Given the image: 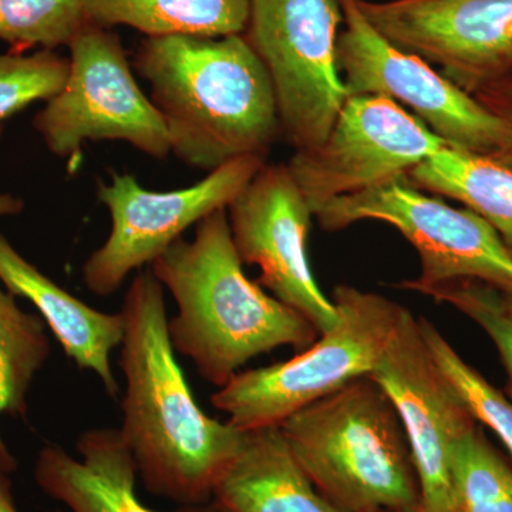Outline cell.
I'll return each mask as SVG.
<instances>
[{
    "mask_svg": "<svg viewBox=\"0 0 512 512\" xmlns=\"http://www.w3.org/2000/svg\"><path fill=\"white\" fill-rule=\"evenodd\" d=\"M121 315L126 377L121 436L150 493L185 507L211 503L214 484L237 456L245 431L202 412L168 336L164 286L151 269L134 276Z\"/></svg>",
    "mask_w": 512,
    "mask_h": 512,
    "instance_id": "cell-1",
    "label": "cell"
},
{
    "mask_svg": "<svg viewBox=\"0 0 512 512\" xmlns=\"http://www.w3.org/2000/svg\"><path fill=\"white\" fill-rule=\"evenodd\" d=\"M134 67L150 84L171 153L190 167L211 173L265 158L281 131L268 72L244 33L146 37Z\"/></svg>",
    "mask_w": 512,
    "mask_h": 512,
    "instance_id": "cell-2",
    "label": "cell"
},
{
    "mask_svg": "<svg viewBox=\"0 0 512 512\" xmlns=\"http://www.w3.org/2000/svg\"><path fill=\"white\" fill-rule=\"evenodd\" d=\"M242 265L227 210H218L198 222L192 241L178 239L150 268L177 303L168 319L171 345L217 387L256 356L281 346L299 353L319 338L305 316L249 281Z\"/></svg>",
    "mask_w": 512,
    "mask_h": 512,
    "instance_id": "cell-3",
    "label": "cell"
},
{
    "mask_svg": "<svg viewBox=\"0 0 512 512\" xmlns=\"http://www.w3.org/2000/svg\"><path fill=\"white\" fill-rule=\"evenodd\" d=\"M320 494L346 512H416L420 490L389 396L370 376L303 407L279 426Z\"/></svg>",
    "mask_w": 512,
    "mask_h": 512,
    "instance_id": "cell-4",
    "label": "cell"
},
{
    "mask_svg": "<svg viewBox=\"0 0 512 512\" xmlns=\"http://www.w3.org/2000/svg\"><path fill=\"white\" fill-rule=\"evenodd\" d=\"M338 322L286 362L237 373L212 394L215 409L241 431L281 426L292 414L372 375L406 308L373 292L339 285Z\"/></svg>",
    "mask_w": 512,
    "mask_h": 512,
    "instance_id": "cell-5",
    "label": "cell"
},
{
    "mask_svg": "<svg viewBox=\"0 0 512 512\" xmlns=\"http://www.w3.org/2000/svg\"><path fill=\"white\" fill-rule=\"evenodd\" d=\"M338 0H249L244 35L274 89L281 131L296 151L319 147L349 94L338 64Z\"/></svg>",
    "mask_w": 512,
    "mask_h": 512,
    "instance_id": "cell-6",
    "label": "cell"
},
{
    "mask_svg": "<svg viewBox=\"0 0 512 512\" xmlns=\"http://www.w3.org/2000/svg\"><path fill=\"white\" fill-rule=\"evenodd\" d=\"M69 50L63 89L33 120L50 153L69 170L79 164L86 141H126L157 160L167 157L163 117L138 86L119 35L90 22Z\"/></svg>",
    "mask_w": 512,
    "mask_h": 512,
    "instance_id": "cell-7",
    "label": "cell"
},
{
    "mask_svg": "<svg viewBox=\"0 0 512 512\" xmlns=\"http://www.w3.org/2000/svg\"><path fill=\"white\" fill-rule=\"evenodd\" d=\"M315 217L330 232L369 220L396 228L420 259V275L399 288L420 293L461 279L512 288V256L494 229L473 211L424 194L406 177L335 198Z\"/></svg>",
    "mask_w": 512,
    "mask_h": 512,
    "instance_id": "cell-8",
    "label": "cell"
},
{
    "mask_svg": "<svg viewBox=\"0 0 512 512\" xmlns=\"http://www.w3.org/2000/svg\"><path fill=\"white\" fill-rule=\"evenodd\" d=\"M345 29L338 64L349 96H382L410 109L448 147L498 160L510 147L507 127L433 64L394 46L366 19L357 0H338Z\"/></svg>",
    "mask_w": 512,
    "mask_h": 512,
    "instance_id": "cell-9",
    "label": "cell"
},
{
    "mask_svg": "<svg viewBox=\"0 0 512 512\" xmlns=\"http://www.w3.org/2000/svg\"><path fill=\"white\" fill-rule=\"evenodd\" d=\"M265 165V158L242 157L215 168L191 187L151 191L128 174L111 175L97 185V197L109 210L106 242L87 258L83 279L99 296L117 292L133 271L151 265L181 235L229 204Z\"/></svg>",
    "mask_w": 512,
    "mask_h": 512,
    "instance_id": "cell-10",
    "label": "cell"
},
{
    "mask_svg": "<svg viewBox=\"0 0 512 512\" xmlns=\"http://www.w3.org/2000/svg\"><path fill=\"white\" fill-rule=\"evenodd\" d=\"M447 144L400 104L382 96H349L328 137L296 151L288 165L315 215L335 198L407 177Z\"/></svg>",
    "mask_w": 512,
    "mask_h": 512,
    "instance_id": "cell-11",
    "label": "cell"
},
{
    "mask_svg": "<svg viewBox=\"0 0 512 512\" xmlns=\"http://www.w3.org/2000/svg\"><path fill=\"white\" fill-rule=\"evenodd\" d=\"M373 380L389 396L402 421L419 481L416 512H454V444L477 426L421 335L419 319L404 311Z\"/></svg>",
    "mask_w": 512,
    "mask_h": 512,
    "instance_id": "cell-12",
    "label": "cell"
},
{
    "mask_svg": "<svg viewBox=\"0 0 512 512\" xmlns=\"http://www.w3.org/2000/svg\"><path fill=\"white\" fill-rule=\"evenodd\" d=\"M394 46L476 96L512 76V0H357Z\"/></svg>",
    "mask_w": 512,
    "mask_h": 512,
    "instance_id": "cell-13",
    "label": "cell"
},
{
    "mask_svg": "<svg viewBox=\"0 0 512 512\" xmlns=\"http://www.w3.org/2000/svg\"><path fill=\"white\" fill-rule=\"evenodd\" d=\"M227 211L239 259L261 269L258 284L305 316L319 335L332 329L338 311L309 265L313 212L288 165L265 164Z\"/></svg>",
    "mask_w": 512,
    "mask_h": 512,
    "instance_id": "cell-14",
    "label": "cell"
},
{
    "mask_svg": "<svg viewBox=\"0 0 512 512\" xmlns=\"http://www.w3.org/2000/svg\"><path fill=\"white\" fill-rule=\"evenodd\" d=\"M0 284L19 298L28 299L52 330L64 353L80 369L99 377L104 390L116 399L120 393L110 356L124 336L119 313L97 311L40 272L0 234Z\"/></svg>",
    "mask_w": 512,
    "mask_h": 512,
    "instance_id": "cell-15",
    "label": "cell"
},
{
    "mask_svg": "<svg viewBox=\"0 0 512 512\" xmlns=\"http://www.w3.org/2000/svg\"><path fill=\"white\" fill-rule=\"evenodd\" d=\"M76 448L80 460L56 444L40 450L35 478L43 493L70 512H157L138 500L136 461L119 429L86 431ZM210 511L187 507L178 512Z\"/></svg>",
    "mask_w": 512,
    "mask_h": 512,
    "instance_id": "cell-16",
    "label": "cell"
},
{
    "mask_svg": "<svg viewBox=\"0 0 512 512\" xmlns=\"http://www.w3.org/2000/svg\"><path fill=\"white\" fill-rule=\"evenodd\" d=\"M215 512H346L326 500L299 466L279 426L245 431L214 484Z\"/></svg>",
    "mask_w": 512,
    "mask_h": 512,
    "instance_id": "cell-17",
    "label": "cell"
},
{
    "mask_svg": "<svg viewBox=\"0 0 512 512\" xmlns=\"http://www.w3.org/2000/svg\"><path fill=\"white\" fill-rule=\"evenodd\" d=\"M407 181L463 204L483 218L512 256V170L490 157L444 147L414 167Z\"/></svg>",
    "mask_w": 512,
    "mask_h": 512,
    "instance_id": "cell-18",
    "label": "cell"
},
{
    "mask_svg": "<svg viewBox=\"0 0 512 512\" xmlns=\"http://www.w3.org/2000/svg\"><path fill=\"white\" fill-rule=\"evenodd\" d=\"M87 18L111 29L128 26L147 37L241 35L249 0H83Z\"/></svg>",
    "mask_w": 512,
    "mask_h": 512,
    "instance_id": "cell-19",
    "label": "cell"
},
{
    "mask_svg": "<svg viewBox=\"0 0 512 512\" xmlns=\"http://www.w3.org/2000/svg\"><path fill=\"white\" fill-rule=\"evenodd\" d=\"M45 320L23 311L16 296L0 284V419L28 413V396L50 356ZM0 468L13 473L18 461L0 433Z\"/></svg>",
    "mask_w": 512,
    "mask_h": 512,
    "instance_id": "cell-20",
    "label": "cell"
},
{
    "mask_svg": "<svg viewBox=\"0 0 512 512\" xmlns=\"http://www.w3.org/2000/svg\"><path fill=\"white\" fill-rule=\"evenodd\" d=\"M454 512H512V470L474 427L454 444Z\"/></svg>",
    "mask_w": 512,
    "mask_h": 512,
    "instance_id": "cell-21",
    "label": "cell"
},
{
    "mask_svg": "<svg viewBox=\"0 0 512 512\" xmlns=\"http://www.w3.org/2000/svg\"><path fill=\"white\" fill-rule=\"evenodd\" d=\"M87 23L83 0H0V39L16 52L69 47Z\"/></svg>",
    "mask_w": 512,
    "mask_h": 512,
    "instance_id": "cell-22",
    "label": "cell"
},
{
    "mask_svg": "<svg viewBox=\"0 0 512 512\" xmlns=\"http://www.w3.org/2000/svg\"><path fill=\"white\" fill-rule=\"evenodd\" d=\"M419 325L441 372L460 394L477 423L493 430L512 458V400L468 365L430 320L419 318Z\"/></svg>",
    "mask_w": 512,
    "mask_h": 512,
    "instance_id": "cell-23",
    "label": "cell"
},
{
    "mask_svg": "<svg viewBox=\"0 0 512 512\" xmlns=\"http://www.w3.org/2000/svg\"><path fill=\"white\" fill-rule=\"evenodd\" d=\"M69 67V59L55 50L0 55V124L36 101L53 99L63 89Z\"/></svg>",
    "mask_w": 512,
    "mask_h": 512,
    "instance_id": "cell-24",
    "label": "cell"
},
{
    "mask_svg": "<svg viewBox=\"0 0 512 512\" xmlns=\"http://www.w3.org/2000/svg\"><path fill=\"white\" fill-rule=\"evenodd\" d=\"M420 293L448 303L487 333L503 360L512 386V318L503 308L498 289L477 279H461Z\"/></svg>",
    "mask_w": 512,
    "mask_h": 512,
    "instance_id": "cell-25",
    "label": "cell"
},
{
    "mask_svg": "<svg viewBox=\"0 0 512 512\" xmlns=\"http://www.w3.org/2000/svg\"><path fill=\"white\" fill-rule=\"evenodd\" d=\"M474 97L507 127L510 147L495 161L512 170V76L484 87Z\"/></svg>",
    "mask_w": 512,
    "mask_h": 512,
    "instance_id": "cell-26",
    "label": "cell"
},
{
    "mask_svg": "<svg viewBox=\"0 0 512 512\" xmlns=\"http://www.w3.org/2000/svg\"><path fill=\"white\" fill-rule=\"evenodd\" d=\"M0 512H18L15 500H13L12 484L9 473L0 468Z\"/></svg>",
    "mask_w": 512,
    "mask_h": 512,
    "instance_id": "cell-27",
    "label": "cell"
},
{
    "mask_svg": "<svg viewBox=\"0 0 512 512\" xmlns=\"http://www.w3.org/2000/svg\"><path fill=\"white\" fill-rule=\"evenodd\" d=\"M3 128L0 126V136H2ZM25 208V204L20 198L15 197L12 194H5L0 192V218L12 217V215H18Z\"/></svg>",
    "mask_w": 512,
    "mask_h": 512,
    "instance_id": "cell-28",
    "label": "cell"
},
{
    "mask_svg": "<svg viewBox=\"0 0 512 512\" xmlns=\"http://www.w3.org/2000/svg\"><path fill=\"white\" fill-rule=\"evenodd\" d=\"M498 293L505 312L512 318V288L498 289Z\"/></svg>",
    "mask_w": 512,
    "mask_h": 512,
    "instance_id": "cell-29",
    "label": "cell"
},
{
    "mask_svg": "<svg viewBox=\"0 0 512 512\" xmlns=\"http://www.w3.org/2000/svg\"><path fill=\"white\" fill-rule=\"evenodd\" d=\"M57 512H62V511H57Z\"/></svg>",
    "mask_w": 512,
    "mask_h": 512,
    "instance_id": "cell-30",
    "label": "cell"
}]
</instances>
